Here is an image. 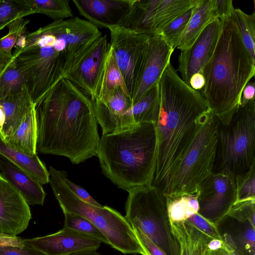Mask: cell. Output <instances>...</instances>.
Here are the masks:
<instances>
[{"mask_svg": "<svg viewBox=\"0 0 255 255\" xmlns=\"http://www.w3.org/2000/svg\"><path fill=\"white\" fill-rule=\"evenodd\" d=\"M102 35L95 25L77 16L27 33L13 57L34 105L77 68Z\"/></svg>", "mask_w": 255, "mask_h": 255, "instance_id": "1", "label": "cell"}, {"mask_svg": "<svg viewBox=\"0 0 255 255\" xmlns=\"http://www.w3.org/2000/svg\"><path fill=\"white\" fill-rule=\"evenodd\" d=\"M35 106L36 151L79 164L94 156L100 139L91 99L63 79Z\"/></svg>", "mask_w": 255, "mask_h": 255, "instance_id": "2", "label": "cell"}, {"mask_svg": "<svg viewBox=\"0 0 255 255\" xmlns=\"http://www.w3.org/2000/svg\"><path fill=\"white\" fill-rule=\"evenodd\" d=\"M158 86L160 109L154 123L156 144L151 185L167 196L179 165L210 109L200 92L186 84L170 63Z\"/></svg>", "mask_w": 255, "mask_h": 255, "instance_id": "3", "label": "cell"}, {"mask_svg": "<svg viewBox=\"0 0 255 255\" xmlns=\"http://www.w3.org/2000/svg\"><path fill=\"white\" fill-rule=\"evenodd\" d=\"M222 22L214 52L200 72L205 82L200 92L210 110L226 125L240 106L245 86L255 76V61L233 19Z\"/></svg>", "mask_w": 255, "mask_h": 255, "instance_id": "4", "label": "cell"}, {"mask_svg": "<svg viewBox=\"0 0 255 255\" xmlns=\"http://www.w3.org/2000/svg\"><path fill=\"white\" fill-rule=\"evenodd\" d=\"M154 124L140 123L126 130L102 134L97 150L104 174L119 188L151 185L155 168Z\"/></svg>", "mask_w": 255, "mask_h": 255, "instance_id": "5", "label": "cell"}, {"mask_svg": "<svg viewBox=\"0 0 255 255\" xmlns=\"http://www.w3.org/2000/svg\"><path fill=\"white\" fill-rule=\"evenodd\" d=\"M49 182L63 213H71L90 221L104 235L109 245L124 254H140L143 250L126 219L116 210L107 206L98 207L80 199L63 179V171L49 167Z\"/></svg>", "mask_w": 255, "mask_h": 255, "instance_id": "6", "label": "cell"}, {"mask_svg": "<svg viewBox=\"0 0 255 255\" xmlns=\"http://www.w3.org/2000/svg\"><path fill=\"white\" fill-rule=\"evenodd\" d=\"M255 166V99L240 106L226 125L220 121L212 172L236 177Z\"/></svg>", "mask_w": 255, "mask_h": 255, "instance_id": "7", "label": "cell"}, {"mask_svg": "<svg viewBox=\"0 0 255 255\" xmlns=\"http://www.w3.org/2000/svg\"><path fill=\"white\" fill-rule=\"evenodd\" d=\"M126 203V218L138 227L166 255H180L167 208L166 197L151 185L131 188Z\"/></svg>", "mask_w": 255, "mask_h": 255, "instance_id": "8", "label": "cell"}, {"mask_svg": "<svg viewBox=\"0 0 255 255\" xmlns=\"http://www.w3.org/2000/svg\"><path fill=\"white\" fill-rule=\"evenodd\" d=\"M219 121L210 110L206 113L201 126L175 174L167 196L197 193L199 184L212 173Z\"/></svg>", "mask_w": 255, "mask_h": 255, "instance_id": "9", "label": "cell"}, {"mask_svg": "<svg viewBox=\"0 0 255 255\" xmlns=\"http://www.w3.org/2000/svg\"><path fill=\"white\" fill-rule=\"evenodd\" d=\"M109 30L110 44L131 99L138 83L149 37L120 26Z\"/></svg>", "mask_w": 255, "mask_h": 255, "instance_id": "10", "label": "cell"}, {"mask_svg": "<svg viewBox=\"0 0 255 255\" xmlns=\"http://www.w3.org/2000/svg\"><path fill=\"white\" fill-rule=\"evenodd\" d=\"M198 213L217 227L227 217L237 200L234 176L228 173H211L198 185Z\"/></svg>", "mask_w": 255, "mask_h": 255, "instance_id": "11", "label": "cell"}, {"mask_svg": "<svg viewBox=\"0 0 255 255\" xmlns=\"http://www.w3.org/2000/svg\"><path fill=\"white\" fill-rule=\"evenodd\" d=\"M92 102L103 134L126 130L136 124L132 113L131 99L122 88H117L109 95L96 98Z\"/></svg>", "mask_w": 255, "mask_h": 255, "instance_id": "12", "label": "cell"}, {"mask_svg": "<svg viewBox=\"0 0 255 255\" xmlns=\"http://www.w3.org/2000/svg\"><path fill=\"white\" fill-rule=\"evenodd\" d=\"M31 219L29 205L0 173V233L17 236L27 228Z\"/></svg>", "mask_w": 255, "mask_h": 255, "instance_id": "13", "label": "cell"}, {"mask_svg": "<svg viewBox=\"0 0 255 255\" xmlns=\"http://www.w3.org/2000/svg\"><path fill=\"white\" fill-rule=\"evenodd\" d=\"M223 22L217 18L202 32L187 49L181 51L178 69L182 80L189 86V81L195 73L201 72L212 56L218 42Z\"/></svg>", "mask_w": 255, "mask_h": 255, "instance_id": "14", "label": "cell"}, {"mask_svg": "<svg viewBox=\"0 0 255 255\" xmlns=\"http://www.w3.org/2000/svg\"><path fill=\"white\" fill-rule=\"evenodd\" d=\"M22 241L45 255H66L81 251H96L102 243L93 237L64 227L52 234Z\"/></svg>", "mask_w": 255, "mask_h": 255, "instance_id": "15", "label": "cell"}, {"mask_svg": "<svg viewBox=\"0 0 255 255\" xmlns=\"http://www.w3.org/2000/svg\"><path fill=\"white\" fill-rule=\"evenodd\" d=\"M110 46L101 35L77 68L66 78L94 101L97 97L106 55Z\"/></svg>", "mask_w": 255, "mask_h": 255, "instance_id": "16", "label": "cell"}, {"mask_svg": "<svg viewBox=\"0 0 255 255\" xmlns=\"http://www.w3.org/2000/svg\"><path fill=\"white\" fill-rule=\"evenodd\" d=\"M174 50L160 34L149 38L138 83L131 99L132 105L158 81L166 66L170 63Z\"/></svg>", "mask_w": 255, "mask_h": 255, "instance_id": "17", "label": "cell"}, {"mask_svg": "<svg viewBox=\"0 0 255 255\" xmlns=\"http://www.w3.org/2000/svg\"><path fill=\"white\" fill-rule=\"evenodd\" d=\"M133 0H73L79 14L88 22L108 29L119 26L128 13Z\"/></svg>", "mask_w": 255, "mask_h": 255, "instance_id": "18", "label": "cell"}, {"mask_svg": "<svg viewBox=\"0 0 255 255\" xmlns=\"http://www.w3.org/2000/svg\"><path fill=\"white\" fill-rule=\"evenodd\" d=\"M1 174L20 193L28 205H43L46 193L42 185L11 162L0 157Z\"/></svg>", "mask_w": 255, "mask_h": 255, "instance_id": "19", "label": "cell"}, {"mask_svg": "<svg viewBox=\"0 0 255 255\" xmlns=\"http://www.w3.org/2000/svg\"><path fill=\"white\" fill-rule=\"evenodd\" d=\"M160 0H133L130 10L120 26L150 37L154 35L155 13Z\"/></svg>", "mask_w": 255, "mask_h": 255, "instance_id": "20", "label": "cell"}, {"mask_svg": "<svg viewBox=\"0 0 255 255\" xmlns=\"http://www.w3.org/2000/svg\"><path fill=\"white\" fill-rule=\"evenodd\" d=\"M214 0H200L195 6L186 27L176 48L181 51L188 49L205 27L217 19L214 11Z\"/></svg>", "mask_w": 255, "mask_h": 255, "instance_id": "21", "label": "cell"}, {"mask_svg": "<svg viewBox=\"0 0 255 255\" xmlns=\"http://www.w3.org/2000/svg\"><path fill=\"white\" fill-rule=\"evenodd\" d=\"M0 157L11 162L42 185L49 183V171L37 154L29 155L8 145L0 137Z\"/></svg>", "mask_w": 255, "mask_h": 255, "instance_id": "22", "label": "cell"}, {"mask_svg": "<svg viewBox=\"0 0 255 255\" xmlns=\"http://www.w3.org/2000/svg\"><path fill=\"white\" fill-rule=\"evenodd\" d=\"M34 105L27 88L20 94L0 101V106L5 115L2 131L3 140L15 131Z\"/></svg>", "mask_w": 255, "mask_h": 255, "instance_id": "23", "label": "cell"}, {"mask_svg": "<svg viewBox=\"0 0 255 255\" xmlns=\"http://www.w3.org/2000/svg\"><path fill=\"white\" fill-rule=\"evenodd\" d=\"M171 224L180 245V255H205L208 244L212 239L187 221Z\"/></svg>", "mask_w": 255, "mask_h": 255, "instance_id": "24", "label": "cell"}, {"mask_svg": "<svg viewBox=\"0 0 255 255\" xmlns=\"http://www.w3.org/2000/svg\"><path fill=\"white\" fill-rule=\"evenodd\" d=\"M37 128L35 106L30 109L21 123L10 135L3 139L8 145L29 155L36 153Z\"/></svg>", "mask_w": 255, "mask_h": 255, "instance_id": "25", "label": "cell"}, {"mask_svg": "<svg viewBox=\"0 0 255 255\" xmlns=\"http://www.w3.org/2000/svg\"><path fill=\"white\" fill-rule=\"evenodd\" d=\"M200 0H160L154 18V35L195 6Z\"/></svg>", "mask_w": 255, "mask_h": 255, "instance_id": "26", "label": "cell"}, {"mask_svg": "<svg viewBox=\"0 0 255 255\" xmlns=\"http://www.w3.org/2000/svg\"><path fill=\"white\" fill-rule=\"evenodd\" d=\"M118 88H122L128 94L123 75L117 65L110 44L105 57L96 98L105 97Z\"/></svg>", "mask_w": 255, "mask_h": 255, "instance_id": "27", "label": "cell"}, {"mask_svg": "<svg viewBox=\"0 0 255 255\" xmlns=\"http://www.w3.org/2000/svg\"><path fill=\"white\" fill-rule=\"evenodd\" d=\"M158 82L152 85L137 102L132 105V113L135 124H154L156 122L160 109Z\"/></svg>", "mask_w": 255, "mask_h": 255, "instance_id": "28", "label": "cell"}, {"mask_svg": "<svg viewBox=\"0 0 255 255\" xmlns=\"http://www.w3.org/2000/svg\"><path fill=\"white\" fill-rule=\"evenodd\" d=\"M166 197L169 217L171 223L186 221L198 212L197 193Z\"/></svg>", "mask_w": 255, "mask_h": 255, "instance_id": "29", "label": "cell"}, {"mask_svg": "<svg viewBox=\"0 0 255 255\" xmlns=\"http://www.w3.org/2000/svg\"><path fill=\"white\" fill-rule=\"evenodd\" d=\"M231 18L235 22L242 40L252 59L255 61V12L248 14L235 8Z\"/></svg>", "mask_w": 255, "mask_h": 255, "instance_id": "30", "label": "cell"}, {"mask_svg": "<svg viewBox=\"0 0 255 255\" xmlns=\"http://www.w3.org/2000/svg\"><path fill=\"white\" fill-rule=\"evenodd\" d=\"M33 14L46 15L55 20L73 17L68 0H26Z\"/></svg>", "mask_w": 255, "mask_h": 255, "instance_id": "31", "label": "cell"}, {"mask_svg": "<svg viewBox=\"0 0 255 255\" xmlns=\"http://www.w3.org/2000/svg\"><path fill=\"white\" fill-rule=\"evenodd\" d=\"M25 88L24 77L13 60L0 77V101L20 94Z\"/></svg>", "mask_w": 255, "mask_h": 255, "instance_id": "32", "label": "cell"}, {"mask_svg": "<svg viewBox=\"0 0 255 255\" xmlns=\"http://www.w3.org/2000/svg\"><path fill=\"white\" fill-rule=\"evenodd\" d=\"M32 14L26 0H0V30L14 20Z\"/></svg>", "mask_w": 255, "mask_h": 255, "instance_id": "33", "label": "cell"}, {"mask_svg": "<svg viewBox=\"0 0 255 255\" xmlns=\"http://www.w3.org/2000/svg\"><path fill=\"white\" fill-rule=\"evenodd\" d=\"M63 213L65 216L64 228L76 231L109 245L102 233L88 220L74 213Z\"/></svg>", "mask_w": 255, "mask_h": 255, "instance_id": "34", "label": "cell"}, {"mask_svg": "<svg viewBox=\"0 0 255 255\" xmlns=\"http://www.w3.org/2000/svg\"><path fill=\"white\" fill-rule=\"evenodd\" d=\"M194 7L195 6L171 22L159 34L173 48H176L177 43L184 32L193 12Z\"/></svg>", "mask_w": 255, "mask_h": 255, "instance_id": "35", "label": "cell"}, {"mask_svg": "<svg viewBox=\"0 0 255 255\" xmlns=\"http://www.w3.org/2000/svg\"><path fill=\"white\" fill-rule=\"evenodd\" d=\"M243 225V228L236 236L229 234L236 248L243 255H255V227L249 223Z\"/></svg>", "mask_w": 255, "mask_h": 255, "instance_id": "36", "label": "cell"}, {"mask_svg": "<svg viewBox=\"0 0 255 255\" xmlns=\"http://www.w3.org/2000/svg\"><path fill=\"white\" fill-rule=\"evenodd\" d=\"M235 179L237 188L236 202L255 200V166L248 172L237 176Z\"/></svg>", "mask_w": 255, "mask_h": 255, "instance_id": "37", "label": "cell"}, {"mask_svg": "<svg viewBox=\"0 0 255 255\" xmlns=\"http://www.w3.org/2000/svg\"><path fill=\"white\" fill-rule=\"evenodd\" d=\"M240 223H249L255 227V200L235 202L227 215Z\"/></svg>", "mask_w": 255, "mask_h": 255, "instance_id": "38", "label": "cell"}, {"mask_svg": "<svg viewBox=\"0 0 255 255\" xmlns=\"http://www.w3.org/2000/svg\"><path fill=\"white\" fill-rule=\"evenodd\" d=\"M29 21L24 18H20L9 24L7 34L0 38V50L11 52L19 37L26 32V26Z\"/></svg>", "mask_w": 255, "mask_h": 255, "instance_id": "39", "label": "cell"}, {"mask_svg": "<svg viewBox=\"0 0 255 255\" xmlns=\"http://www.w3.org/2000/svg\"><path fill=\"white\" fill-rule=\"evenodd\" d=\"M222 236V240L212 239L209 242L205 255H243L229 233H225Z\"/></svg>", "mask_w": 255, "mask_h": 255, "instance_id": "40", "label": "cell"}, {"mask_svg": "<svg viewBox=\"0 0 255 255\" xmlns=\"http://www.w3.org/2000/svg\"><path fill=\"white\" fill-rule=\"evenodd\" d=\"M186 221L211 239L222 240L218 227L208 221L198 213L193 215Z\"/></svg>", "mask_w": 255, "mask_h": 255, "instance_id": "41", "label": "cell"}, {"mask_svg": "<svg viewBox=\"0 0 255 255\" xmlns=\"http://www.w3.org/2000/svg\"><path fill=\"white\" fill-rule=\"evenodd\" d=\"M132 229L143 250V255H166L138 227Z\"/></svg>", "mask_w": 255, "mask_h": 255, "instance_id": "42", "label": "cell"}, {"mask_svg": "<svg viewBox=\"0 0 255 255\" xmlns=\"http://www.w3.org/2000/svg\"><path fill=\"white\" fill-rule=\"evenodd\" d=\"M63 179L68 187L80 199L93 206H102L85 189L69 180L67 178V173L65 171H63Z\"/></svg>", "mask_w": 255, "mask_h": 255, "instance_id": "43", "label": "cell"}, {"mask_svg": "<svg viewBox=\"0 0 255 255\" xmlns=\"http://www.w3.org/2000/svg\"><path fill=\"white\" fill-rule=\"evenodd\" d=\"M235 8L232 0H214V11L221 21L231 18Z\"/></svg>", "mask_w": 255, "mask_h": 255, "instance_id": "44", "label": "cell"}, {"mask_svg": "<svg viewBox=\"0 0 255 255\" xmlns=\"http://www.w3.org/2000/svg\"><path fill=\"white\" fill-rule=\"evenodd\" d=\"M0 255H45L33 248L24 244L21 246L0 247Z\"/></svg>", "mask_w": 255, "mask_h": 255, "instance_id": "45", "label": "cell"}, {"mask_svg": "<svg viewBox=\"0 0 255 255\" xmlns=\"http://www.w3.org/2000/svg\"><path fill=\"white\" fill-rule=\"evenodd\" d=\"M255 84L249 82L245 86L241 95L240 106H244L248 102L255 99Z\"/></svg>", "mask_w": 255, "mask_h": 255, "instance_id": "46", "label": "cell"}, {"mask_svg": "<svg viewBox=\"0 0 255 255\" xmlns=\"http://www.w3.org/2000/svg\"><path fill=\"white\" fill-rule=\"evenodd\" d=\"M23 239L17 237L0 233V247L6 246H21L24 244Z\"/></svg>", "mask_w": 255, "mask_h": 255, "instance_id": "47", "label": "cell"}, {"mask_svg": "<svg viewBox=\"0 0 255 255\" xmlns=\"http://www.w3.org/2000/svg\"><path fill=\"white\" fill-rule=\"evenodd\" d=\"M205 78L200 72L194 74L190 78L189 86L196 91H200L205 85Z\"/></svg>", "mask_w": 255, "mask_h": 255, "instance_id": "48", "label": "cell"}, {"mask_svg": "<svg viewBox=\"0 0 255 255\" xmlns=\"http://www.w3.org/2000/svg\"><path fill=\"white\" fill-rule=\"evenodd\" d=\"M13 60V54L0 50V77Z\"/></svg>", "mask_w": 255, "mask_h": 255, "instance_id": "49", "label": "cell"}, {"mask_svg": "<svg viewBox=\"0 0 255 255\" xmlns=\"http://www.w3.org/2000/svg\"><path fill=\"white\" fill-rule=\"evenodd\" d=\"M66 255H102L95 250L81 251L71 253Z\"/></svg>", "mask_w": 255, "mask_h": 255, "instance_id": "50", "label": "cell"}, {"mask_svg": "<svg viewBox=\"0 0 255 255\" xmlns=\"http://www.w3.org/2000/svg\"><path fill=\"white\" fill-rule=\"evenodd\" d=\"M5 122V115L3 108L0 106V135L2 137L3 128Z\"/></svg>", "mask_w": 255, "mask_h": 255, "instance_id": "51", "label": "cell"}, {"mask_svg": "<svg viewBox=\"0 0 255 255\" xmlns=\"http://www.w3.org/2000/svg\"><path fill=\"white\" fill-rule=\"evenodd\" d=\"M0 137H1L0 136Z\"/></svg>", "mask_w": 255, "mask_h": 255, "instance_id": "52", "label": "cell"}]
</instances>
